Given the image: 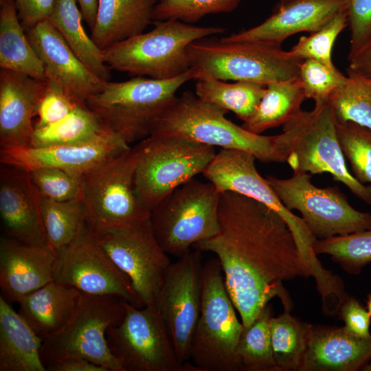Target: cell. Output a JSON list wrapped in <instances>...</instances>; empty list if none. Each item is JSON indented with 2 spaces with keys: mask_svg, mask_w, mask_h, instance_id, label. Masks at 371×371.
<instances>
[{
  "mask_svg": "<svg viewBox=\"0 0 371 371\" xmlns=\"http://www.w3.org/2000/svg\"><path fill=\"white\" fill-rule=\"evenodd\" d=\"M328 102L338 122H352L371 129V78L348 69L345 82Z\"/></svg>",
  "mask_w": 371,
  "mask_h": 371,
  "instance_id": "cell-36",
  "label": "cell"
},
{
  "mask_svg": "<svg viewBox=\"0 0 371 371\" xmlns=\"http://www.w3.org/2000/svg\"><path fill=\"white\" fill-rule=\"evenodd\" d=\"M136 164L130 148L83 176L85 223L96 236L132 229L150 218L135 192Z\"/></svg>",
  "mask_w": 371,
  "mask_h": 371,
  "instance_id": "cell-10",
  "label": "cell"
},
{
  "mask_svg": "<svg viewBox=\"0 0 371 371\" xmlns=\"http://www.w3.org/2000/svg\"><path fill=\"white\" fill-rule=\"evenodd\" d=\"M221 193L194 178L181 185L150 212L155 235L164 250L181 257L219 231Z\"/></svg>",
  "mask_w": 371,
  "mask_h": 371,
  "instance_id": "cell-11",
  "label": "cell"
},
{
  "mask_svg": "<svg viewBox=\"0 0 371 371\" xmlns=\"http://www.w3.org/2000/svg\"><path fill=\"white\" fill-rule=\"evenodd\" d=\"M125 302L116 295L82 293L67 322L43 339L41 357L45 368L65 359L80 358L109 371H124L111 351L106 334L109 327L123 319Z\"/></svg>",
  "mask_w": 371,
  "mask_h": 371,
  "instance_id": "cell-6",
  "label": "cell"
},
{
  "mask_svg": "<svg viewBox=\"0 0 371 371\" xmlns=\"http://www.w3.org/2000/svg\"><path fill=\"white\" fill-rule=\"evenodd\" d=\"M201 302L190 359L199 371H239L236 349L244 326L216 258L203 265Z\"/></svg>",
  "mask_w": 371,
  "mask_h": 371,
  "instance_id": "cell-8",
  "label": "cell"
},
{
  "mask_svg": "<svg viewBox=\"0 0 371 371\" xmlns=\"http://www.w3.org/2000/svg\"><path fill=\"white\" fill-rule=\"evenodd\" d=\"M337 314L344 322V327L350 333L363 337L371 335V317L367 309L355 298L347 295L339 305Z\"/></svg>",
  "mask_w": 371,
  "mask_h": 371,
  "instance_id": "cell-45",
  "label": "cell"
},
{
  "mask_svg": "<svg viewBox=\"0 0 371 371\" xmlns=\"http://www.w3.org/2000/svg\"><path fill=\"white\" fill-rule=\"evenodd\" d=\"M271 317L268 304L249 326L244 327L236 349L239 371H278L271 342Z\"/></svg>",
  "mask_w": 371,
  "mask_h": 371,
  "instance_id": "cell-33",
  "label": "cell"
},
{
  "mask_svg": "<svg viewBox=\"0 0 371 371\" xmlns=\"http://www.w3.org/2000/svg\"><path fill=\"white\" fill-rule=\"evenodd\" d=\"M309 324L302 322L284 310L271 317L269 331L278 371L298 370L306 345Z\"/></svg>",
  "mask_w": 371,
  "mask_h": 371,
  "instance_id": "cell-34",
  "label": "cell"
},
{
  "mask_svg": "<svg viewBox=\"0 0 371 371\" xmlns=\"http://www.w3.org/2000/svg\"><path fill=\"white\" fill-rule=\"evenodd\" d=\"M364 369L363 370H371V363H368L364 368Z\"/></svg>",
  "mask_w": 371,
  "mask_h": 371,
  "instance_id": "cell-51",
  "label": "cell"
},
{
  "mask_svg": "<svg viewBox=\"0 0 371 371\" xmlns=\"http://www.w3.org/2000/svg\"><path fill=\"white\" fill-rule=\"evenodd\" d=\"M82 14L76 0H55L48 19L81 61L97 76L110 81V67L103 50L90 37L82 25Z\"/></svg>",
  "mask_w": 371,
  "mask_h": 371,
  "instance_id": "cell-30",
  "label": "cell"
},
{
  "mask_svg": "<svg viewBox=\"0 0 371 371\" xmlns=\"http://www.w3.org/2000/svg\"><path fill=\"white\" fill-rule=\"evenodd\" d=\"M371 360V335L357 336L344 326L309 324L298 371H357Z\"/></svg>",
  "mask_w": 371,
  "mask_h": 371,
  "instance_id": "cell-24",
  "label": "cell"
},
{
  "mask_svg": "<svg viewBox=\"0 0 371 371\" xmlns=\"http://www.w3.org/2000/svg\"><path fill=\"white\" fill-rule=\"evenodd\" d=\"M53 280L83 293L116 295L135 306H144L128 277L87 225L70 243L56 250Z\"/></svg>",
  "mask_w": 371,
  "mask_h": 371,
  "instance_id": "cell-14",
  "label": "cell"
},
{
  "mask_svg": "<svg viewBox=\"0 0 371 371\" xmlns=\"http://www.w3.org/2000/svg\"><path fill=\"white\" fill-rule=\"evenodd\" d=\"M47 371H109L85 359H67L47 367Z\"/></svg>",
  "mask_w": 371,
  "mask_h": 371,
  "instance_id": "cell-48",
  "label": "cell"
},
{
  "mask_svg": "<svg viewBox=\"0 0 371 371\" xmlns=\"http://www.w3.org/2000/svg\"><path fill=\"white\" fill-rule=\"evenodd\" d=\"M337 120L328 102L315 103L311 111L302 109L278 135L280 151L293 172L329 173L352 193L371 205V185L359 182L346 166L337 133Z\"/></svg>",
  "mask_w": 371,
  "mask_h": 371,
  "instance_id": "cell-3",
  "label": "cell"
},
{
  "mask_svg": "<svg viewBox=\"0 0 371 371\" xmlns=\"http://www.w3.org/2000/svg\"><path fill=\"white\" fill-rule=\"evenodd\" d=\"M47 85L46 80L1 69L0 147L29 146L40 100Z\"/></svg>",
  "mask_w": 371,
  "mask_h": 371,
  "instance_id": "cell-23",
  "label": "cell"
},
{
  "mask_svg": "<svg viewBox=\"0 0 371 371\" xmlns=\"http://www.w3.org/2000/svg\"><path fill=\"white\" fill-rule=\"evenodd\" d=\"M225 31L175 19L158 21L150 32L115 43L103 49V54L111 69L157 80L170 79L191 68L187 51L191 43Z\"/></svg>",
  "mask_w": 371,
  "mask_h": 371,
  "instance_id": "cell-5",
  "label": "cell"
},
{
  "mask_svg": "<svg viewBox=\"0 0 371 371\" xmlns=\"http://www.w3.org/2000/svg\"><path fill=\"white\" fill-rule=\"evenodd\" d=\"M219 231L193 245L213 253L244 327L275 297L284 310L293 302L284 282L313 276L284 218L262 203L233 192L221 193Z\"/></svg>",
  "mask_w": 371,
  "mask_h": 371,
  "instance_id": "cell-1",
  "label": "cell"
},
{
  "mask_svg": "<svg viewBox=\"0 0 371 371\" xmlns=\"http://www.w3.org/2000/svg\"><path fill=\"white\" fill-rule=\"evenodd\" d=\"M346 10V0H280L262 23L220 39L254 41L280 45L295 34L317 31Z\"/></svg>",
  "mask_w": 371,
  "mask_h": 371,
  "instance_id": "cell-21",
  "label": "cell"
},
{
  "mask_svg": "<svg viewBox=\"0 0 371 371\" xmlns=\"http://www.w3.org/2000/svg\"><path fill=\"white\" fill-rule=\"evenodd\" d=\"M266 85L236 81L227 83L209 77L196 79L195 94L201 100L233 112L243 122L254 115L266 91Z\"/></svg>",
  "mask_w": 371,
  "mask_h": 371,
  "instance_id": "cell-31",
  "label": "cell"
},
{
  "mask_svg": "<svg viewBox=\"0 0 371 371\" xmlns=\"http://www.w3.org/2000/svg\"><path fill=\"white\" fill-rule=\"evenodd\" d=\"M29 172L41 196L57 201L81 199L83 177L49 167Z\"/></svg>",
  "mask_w": 371,
  "mask_h": 371,
  "instance_id": "cell-42",
  "label": "cell"
},
{
  "mask_svg": "<svg viewBox=\"0 0 371 371\" xmlns=\"http://www.w3.org/2000/svg\"><path fill=\"white\" fill-rule=\"evenodd\" d=\"M227 112L185 91L156 119L150 135L179 136L213 147L247 152L263 162H285L278 135L251 133L227 119Z\"/></svg>",
  "mask_w": 371,
  "mask_h": 371,
  "instance_id": "cell-2",
  "label": "cell"
},
{
  "mask_svg": "<svg viewBox=\"0 0 371 371\" xmlns=\"http://www.w3.org/2000/svg\"><path fill=\"white\" fill-rule=\"evenodd\" d=\"M107 128L86 104L79 103L60 120L34 127L29 146L42 147L83 143L95 138Z\"/></svg>",
  "mask_w": 371,
  "mask_h": 371,
  "instance_id": "cell-32",
  "label": "cell"
},
{
  "mask_svg": "<svg viewBox=\"0 0 371 371\" xmlns=\"http://www.w3.org/2000/svg\"><path fill=\"white\" fill-rule=\"evenodd\" d=\"M346 10L350 32V56L371 39V0H346Z\"/></svg>",
  "mask_w": 371,
  "mask_h": 371,
  "instance_id": "cell-44",
  "label": "cell"
},
{
  "mask_svg": "<svg viewBox=\"0 0 371 371\" xmlns=\"http://www.w3.org/2000/svg\"><path fill=\"white\" fill-rule=\"evenodd\" d=\"M366 309L371 317V294L368 295V299L366 302Z\"/></svg>",
  "mask_w": 371,
  "mask_h": 371,
  "instance_id": "cell-50",
  "label": "cell"
},
{
  "mask_svg": "<svg viewBox=\"0 0 371 371\" xmlns=\"http://www.w3.org/2000/svg\"><path fill=\"white\" fill-rule=\"evenodd\" d=\"M40 198L29 172L1 165L0 215L3 236L27 244L49 246L41 218Z\"/></svg>",
  "mask_w": 371,
  "mask_h": 371,
  "instance_id": "cell-20",
  "label": "cell"
},
{
  "mask_svg": "<svg viewBox=\"0 0 371 371\" xmlns=\"http://www.w3.org/2000/svg\"><path fill=\"white\" fill-rule=\"evenodd\" d=\"M348 69L371 78V39L353 54L348 56Z\"/></svg>",
  "mask_w": 371,
  "mask_h": 371,
  "instance_id": "cell-47",
  "label": "cell"
},
{
  "mask_svg": "<svg viewBox=\"0 0 371 371\" xmlns=\"http://www.w3.org/2000/svg\"><path fill=\"white\" fill-rule=\"evenodd\" d=\"M311 176L293 172L289 178L267 176L266 179L288 210L300 213L317 240L371 229V213L355 209L337 186H315Z\"/></svg>",
  "mask_w": 371,
  "mask_h": 371,
  "instance_id": "cell-12",
  "label": "cell"
},
{
  "mask_svg": "<svg viewBox=\"0 0 371 371\" xmlns=\"http://www.w3.org/2000/svg\"><path fill=\"white\" fill-rule=\"evenodd\" d=\"M47 81L45 91L37 109L38 120L34 127L44 126L60 120L81 103L58 83Z\"/></svg>",
  "mask_w": 371,
  "mask_h": 371,
  "instance_id": "cell-43",
  "label": "cell"
},
{
  "mask_svg": "<svg viewBox=\"0 0 371 371\" xmlns=\"http://www.w3.org/2000/svg\"><path fill=\"white\" fill-rule=\"evenodd\" d=\"M78 289L52 280L19 301V313L43 340L70 319L80 301Z\"/></svg>",
  "mask_w": 371,
  "mask_h": 371,
  "instance_id": "cell-26",
  "label": "cell"
},
{
  "mask_svg": "<svg viewBox=\"0 0 371 371\" xmlns=\"http://www.w3.org/2000/svg\"><path fill=\"white\" fill-rule=\"evenodd\" d=\"M337 133L352 175L361 183H371V129L352 122H338Z\"/></svg>",
  "mask_w": 371,
  "mask_h": 371,
  "instance_id": "cell-38",
  "label": "cell"
},
{
  "mask_svg": "<svg viewBox=\"0 0 371 371\" xmlns=\"http://www.w3.org/2000/svg\"><path fill=\"white\" fill-rule=\"evenodd\" d=\"M78 3L84 19L92 29L95 25L98 0H76Z\"/></svg>",
  "mask_w": 371,
  "mask_h": 371,
  "instance_id": "cell-49",
  "label": "cell"
},
{
  "mask_svg": "<svg viewBox=\"0 0 371 371\" xmlns=\"http://www.w3.org/2000/svg\"><path fill=\"white\" fill-rule=\"evenodd\" d=\"M130 148L120 135L107 128L95 138L80 144L1 148L0 162L27 172L49 167L83 177Z\"/></svg>",
  "mask_w": 371,
  "mask_h": 371,
  "instance_id": "cell-18",
  "label": "cell"
},
{
  "mask_svg": "<svg viewBox=\"0 0 371 371\" xmlns=\"http://www.w3.org/2000/svg\"><path fill=\"white\" fill-rule=\"evenodd\" d=\"M198 78L247 81L263 85L298 76L302 60L281 46L254 41L224 42L203 38L187 48Z\"/></svg>",
  "mask_w": 371,
  "mask_h": 371,
  "instance_id": "cell-7",
  "label": "cell"
},
{
  "mask_svg": "<svg viewBox=\"0 0 371 371\" xmlns=\"http://www.w3.org/2000/svg\"><path fill=\"white\" fill-rule=\"evenodd\" d=\"M0 67L45 80L43 64L20 23L14 0H0Z\"/></svg>",
  "mask_w": 371,
  "mask_h": 371,
  "instance_id": "cell-28",
  "label": "cell"
},
{
  "mask_svg": "<svg viewBox=\"0 0 371 371\" xmlns=\"http://www.w3.org/2000/svg\"><path fill=\"white\" fill-rule=\"evenodd\" d=\"M348 26L346 10L338 13L326 25L309 36H302L289 51L293 57L304 60L312 59L328 67H335L332 49L338 35Z\"/></svg>",
  "mask_w": 371,
  "mask_h": 371,
  "instance_id": "cell-39",
  "label": "cell"
},
{
  "mask_svg": "<svg viewBox=\"0 0 371 371\" xmlns=\"http://www.w3.org/2000/svg\"><path fill=\"white\" fill-rule=\"evenodd\" d=\"M256 159L254 155L247 152L222 148L216 153L203 175L220 193L236 192L276 212L290 227L304 258H313L317 239L302 218L288 210L278 198L267 179L257 170Z\"/></svg>",
  "mask_w": 371,
  "mask_h": 371,
  "instance_id": "cell-16",
  "label": "cell"
},
{
  "mask_svg": "<svg viewBox=\"0 0 371 371\" xmlns=\"http://www.w3.org/2000/svg\"><path fill=\"white\" fill-rule=\"evenodd\" d=\"M122 322L106 334L112 354L124 371H199L181 363L155 304L137 307L125 302Z\"/></svg>",
  "mask_w": 371,
  "mask_h": 371,
  "instance_id": "cell-13",
  "label": "cell"
},
{
  "mask_svg": "<svg viewBox=\"0 0 371 371\" xmlns=\"http://www.w3.org/2000/svg\"><path fill=\"white\" fill-rule=\"evenodd\" d=\"M197 78L198 71L191 67L166 80L137 76L123 82L108 81L85 104L105 126L130 144L150 136L155 121L176 98L177 91Z\"/></svg>",
  "mask_w": 371,
  "mask_h": 371,
  "instance_id": "cell-4",
  "label": "cell"
},
{
  "mask_svg": "<svg viewBox=\"0 0 371 371\" xmlns=\"http://www.w3.org/2000/svg\"><path fill=\"white\" fill-rule=\"evenodd\" d=\"M56 251L2 236L0 239L1 296L10 304L53 280Z\"/></svg>",
  "mask_w": 371,
  "mask_h": 371,
  "instance_id": "cell-22",
  "label": "cell"
},
{
  "mask_svg": "<svg viewBox=\"0 0 371 371\" xmlns=\"http://www.w3.org/2000/svg\"><path fill=\"white\" fill-rule=\"evenodd\" d=\"M314 251L326 254L346 272L357 275L371 262V229L317 240Z\"/></svg>",
  "mask_w": 371,
  "mask_h": 371,
  "instance_id": "cell-37",
  "label": "cell"
},
{
  "mask_svg": "<svg viewBox=\"0 0 371 371\" xmlns=\"http://www.w3.org/2000/svg\"><path fill=\"white\" fill-rule=\"evenodd\" d=\"M133 148L135 192L150 212L175 189L203 174L216 153L213 146L173 135H150Z\"/></svg>",
  "mask_w": 371,
  "mask_h": 371,
  "instance_id": "cell-9",
  "label": "cell"
},
{
  "mask_svg": "<svg viewBox=\"0 0 371 371\" xmlns=\"http://www.w3.org/2000/svg\"><path fill=\"white\" fill-rule=\"evenodd\" d=\"M25 31L43 64L45 80L60 85L79 102L85 104L108 82L81 61L49 19Z\"/></svg>",
  "mask_w": 371,
  "mask_h": 371,
  "instance_id": "cell-19",
  "label": "cell"
},
{
  "mask_svg": "<svg viewBox=\"0 0 371 371\" xmlns=\"http://www.w3.org/2000/svg\"><path fill=\"white\" fill-rule=\"evenodd\" d=\"M25 30L49 18L55 0H14Z\"/></svg>",
  "mask_w": 371,
  "mask_h": 371,
  "instance_id": "cell-46",
  "label": "cell"
},
{
  "mask_svg": "<svg viewBox=\"0 0 371 371\" xmlns=\"http://www.w3.org/2000/svg\"><path fill=\"white\" fill-rule=\"evenodd\" d=\"M43 339L0 295V371H47Z\"/></svg>",
  "mask_w": 371,
  "mask_h": 371,
  "instance_id": "cell-25",
  "label": "cell"
},
{
  "mask_svg": "<svg viewBox=\"0 0 371 371\" xmlns=\"http://www.w3.org/2000/svg\"><path fill=\"white\" fill-rule=\"evenodd\" d=\"M202 268L201 251L196 249L171 263L155 304L182 363L190 359L200 315Z\"/></svg>",
  "mask_w": 371,
  "mask_h": 371,
  "instance_id": "cell-15",
  "label": "cell"
},
{
  "mask_svg": "<svg viewBox=\"0 0 371 371\" xmlns=\"http://www.w3.org/2000/svg\"><path fill=\"white\" fill-rule=\"evenodd\" d=\"M298 76L306 99H313L315 103L327 102L346 78L336 67H330L312 59L302 60Z\"/></svg>",
  "mask_w": 371,
  "mask_h": 371,
  "instance_id": "cell-41",
  "label": "cell"
},
{
  "mask_svg": "<svg viewBox=\"0 0 371 371\" xmlns=\"http://www.w3.org/2000/svg\"><path fill=\"white\" fill-rule=\"evenodd\" d=\"M157 0H98L91 38L101 49L137 36L153 21Z\"/></svg>",
  "mask_w": 371,
  "mask_h": 371,
  "instance_id": "cell-27",
  "label": "cell"
},
{
  "mask_svg": "<svg viewBox=\"0 0 371 371\" xmlns=\"http://www.w3.org/2000/svg\"><path fill=\"white\" fill-rule=\"evenodd\" d=\"M40 208L47 244L55 251L70 243L86 226L80 199L57 201L41 196Z\"/></svg>",
  "mask_w": 371,
  "mask_h": 371,
  "instance_id": "cell-35",
  "label": "cell"
},
{
  "mask_svg": "<svg viewBox=\"0 0 371 371\" xmlns=\"http://www.w3.org/2000/svg\"><path fill=\"white\" fill-rule=\"evenodd\" d=\"M97 238L111 260L128 277L144 306L155 304L171 262L155 235L150 218L132 229Z\"/></svg>",
  "mask_w": 371,
  "mask_h": 371,
  "instance_id": "cell-17",
  "label": "cell"
},
{
  "mask_svg": "<svg viewBox=\"0 0 371 371\" xmlns=\"http://www.w3.org/2000/svg\"><path fill=\"white\" fill-rule=\"evenodd\" d=\"M306 95L299 76L267 85L265 93L251 117L241 126L256 134L283 126L297 115Z\"/></svg>",
  "mask_w": 371,
  "mask_h": 371,
  "instance_id": "cell-29",
  "label": "cell"
},
{
  "mask_svg": "<svg viewBox=\"0 0 371 371\" xmlns=\"http://www.w3.org/2000/svg\"><path fill=\"white\" fill-rule=\"evenodd\" d=\"M240 0H159L153 12V21L175 19L192 23L210 14L229 12Z\"/></svg>",
  "mask_w": 371,
  "mask_h": 371,
  "instance_id": "cell-40",
  "label": "cell"
}]
</instances>
